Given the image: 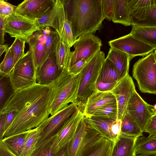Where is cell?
Instances as JSON below:
<instances>
[{
  "mask_svg": "<svg viewBox=\"0 0 156 156\" xmlns=\"http://www.w3.org/2000/svg\"><path fill=\"white\" fill-rule=\"evenodd\" d=\"M81 76V73L73 75L67 69L64 70L49 84L53 90L48 109L50 115H54L70 103H76Z\"/></svg>",
  "mask_w": 156,
  "mask_h": 156,
  "instance_id": "3957f363",
  "label": "cell"
},
{
  "mask_svg": "<svg viewBox=\"0 0 156 156\" xmlns=\"http://www.w3.org/2000/svg\"><path fill=\"white\" fill-rule=\"evenodd\" d=\"M51 138L37 149L32 156H56L52 152L50 146Z\"/></svg>",
  "mask_w": 156,
  "mask_h": 156,
  "instance_id": "b9f144b4",
  "label": "cell"
},
{
  "mask_svg": "<svg viewBox=\"0 0 156 156\" xmlns=\"http://www.w3.org/2000/svg\"><path fill=\"white\" fill-rule=\"evenodd\" d=\"M0 76V111L5 107L16 93L12 85L9 75Z\"/></svg>",
  "mask_w": 156,
  "mask_h": 156,
  "instance_id": "1f68e13d",
  "label": "cell"
},
{
  "mask_svg": "<svg viewBox=\"0 0 156 156\" xmlns=\"http://www.w3.org/2000/svg\"><path fill=\"white\" fill-rule=\"evenodd\" d=\"M102 119L116 120L118 119L117 103L109 104L97 110L92 115Z\"/></svg>",
  "mask_w": 156,
  "mask_h": 156,
  "instance_id": "836d02e7",
  "label": "cell"
},
{
  "mask_svg": "<svg viewBox=\"0 0 156 156\" xmlns=\"http://www.w3.org/2000/svg\"><path fill=\"white\" fill-rule=\"evenodd\" d=\"M154 56H155V60L156 61V49L154 50Z\"/></svg>",
  "mask_w": 156,
  "mask_h": 156,
  "instance_id": "f5cc1de1",
  "label": "cell"
},
{
  "mask_svg": "<svg viewBox=\"0 0 156 156\" xmlns=\"http://www.w3.org/2000/svg\"><path fill=\"white\" fill-rule=\"evenodd\" d=\"M102 138L97 131L87 124L84 116L75 136L68 144L69 156H82Z\"/></svg>",
  "mask_w": 156,
  "mask_h": 156,
  "instance_id": "52a82bcc",
  "label": "cell"
},
{
  "mask_svg": "<svg viewBox=\"0 0 156 156\" xmlns=\"http://www.w3.org/2000/svg\"><path fill=\"white\" fill-rule=\"evenodd\" d=\"M121 134L138 138L143 136V133L129 114L126 111L121 119Z\"/></svg>",
  "mask_w": 156,
  "mask_h": 156,
  "instance_id": "4dcf8cb0",
  "label": "cell"
},
{
  "mask_svg": "<svg viewBox=\"0 0 156 156\" xmlns=\"http://www.w3.org/2000/svg\"><path fill=\"white\" fill-rule=\"evenodd\" d=\"M132 74L141 92L156 94V61L153 51L135 62Z\"/></svg>",
  "mask_w": 156,
  "mask_h": 156,
  "instance_id": "5b68a950",
  "label": "cell"
},
{
  "mask_svg": "<svg viewBox=\"0 0 156 156\" xmlns=\"http://www.w3.org/2000/svg\"><path fill=\"white\" fill-rule=\"evenodd\" d=\"M5 119L6 114L0 113V140L3 139L5 132Z\"/></svg>",
  "mask_w": 156,
  "mask_h": 156,
  "instance_id": "c3c4849f",
  "label": "cell"
},
{
  "mask_svg": "<svg viewBox=\"0 0 156 156\" xmlns=\"http://www.w3.org/2000/svg\"><path fill=\"white\" fill-rule=\"evenodd\" d=\"M111 48L124 52L133 58L146 56L156 48L135 37L130 33L109 41Z\"/></svg>",
  "mask_w": 156,
  "mask_h": 156,
  "instance_id": "7c38bea8",
  "label": "cell"
},
{
  "mask_svg": "<svg viewBox=\"0 0 156 156\" xmlns=\"http://www.w3.org/2000/svg\"><path fill=\"white\" fill-rule=\"evenodd\" d=\"M132 21L140 20L156 5V0H128Z\"/></svg>",
  "mask_w": 156,
  "mask_h": 156,
  "instance_id": "7402d4cb",
  "label": "cell"
},
{
  "mask_svg": "<svg viewBox=\"0 0 156 156\" xmlns=\"http://www.w3.org/2000/svg\"><path fill=\"white\" fill-rule=\"evenodd\" d=\"M119 79L116 68L111 61L106 58L101 69L98 79L103 82L110 83L118 81Z\"/></svg>",
  "mask_w": 156,
  "mask_h": 156,
  "instance_id": "d6a6232c",
  "label": "cell"
},
{
  "mask_svg": "<svg viewBox=\"0 0 156 156\" xmlns=\"http://www.w3.org/2000/svg\"><path fill=\"white\" fill-rule=\"evenodd\" d=\"M73 46L75 50L70 52L67 70L82 59L90 60L100 50L102 44L99 37L89 34L80 36Z\"/></svg>",
  "mask_w": 156,
  "mask_h": 156,
  "instance_id": "ba28073f",
  "label": "cell"
},
{
  "mask_svg": "<svg viewBox=\"0 0 156 156\" xmlns=\"http://www.w3.org/2000/svg\"><path fill=\"white\" fill-rule=\"evenodd\" d=\"M8 48V45L7 44H0V56H1L4 52H6Z\"/></svg>",
  "mask_w": 156,
  "mask_h": 156,
  "instance_id": "816d5d0a",
  "label": "cell"
},
{
  "mask_svg": "<svg viewBox=\"0 0 156 156\" xmlns=\"http://www.w3.org/2000/svg\"><path fill=\"white\" fill-rule=\"evenodd\" d=\"M132 26L130 33L135 37L156 49V27Z\"/></svg>",
  "mask_w": 156,
  "mask_h": 156,
  "instance_id": "d4e9b609",
  "label": "cell"
},
{
  "mask_svg": "<svg viewBox=\"0 0 156 156\" xmlns=\"http://www.w3.org/2000/svg\"><path fill=\"white\" fill-rule=\"evenodd\" d=\"M53 93L50 85L37 83L16 92L0 112H16L13 121L4 132L3 138L35 128L48 118Z\"/></svg>",
  "mask_w": 156,
  "mask_h": 156,
  "instance_id": "6da1fadb",
  "label": "cell"
},
{
  "mask_svg": "<svg viewBox=\"0 0 156 156\" xmlns=\"http://www.w3.org/2000/svg\"><path fill=\"white\" fill-rule=\"evenodd\" d=\"M71 47L67 43L62 41L58 36L55 49L57 64L60 73L67 69Z\"/></svg>",
  "mask_w": 156,
  "mask_h": 156,
  "instance_id": "4316f807",
  "label": "cell"
},
{
  "mask_svg": "<svg viewBox=\"0 0 156 156\" xmlns=\"http://www.w3.org/2000/svg\"><path fill=\"white\" fill-rule=\"evenodd\" d=\"M56 10L55 1L53 8L50 12L35 20L37 26L40 29L44 28L47 27H52L53 23L56 15Z\"/></svg>",
  "mask_w": 156,
  "mask_h": 156,
  "instance_id": "d590c367",
  "label": "cell"
},
{
  "mask_svg": "<svg viewBox=\"0 0 156 156\" xmlns=\"http://www.w3.org/2000/svg\"><path fill=\"white\" fill-rule=\"evenodd\" d=\"M29 130L14 135L4 137L2 140L16 155L20 156L30 132Z\"/></svg>",
  "mask_w": 156,
  "mask_h": 156,
  "instance_id": "f546056e",
  "label": "cell"
},
{
  "mask_svg": "<svg viewBox=\"0 0 156 156\" xmlns=\"http://www.w3.org/2000/svg\"><path fill=\"white\" fill-rule=\"evenodd\" d=\"M144 132L149 134V136L156 137V113L153 114L151 117Z\"/></svg>",
  "mask_w": 156,
  "mask_h": 156,
  "instance_id": "7bdbcfd3",
  "label": "cell"
},
{
  "mask_svg": "<svg viewBox=\"0 0 156 156\" xmlns=\"http://www.w3.org/2000/svg\"><path fill=\"white\" fill-rule=\"evenodd\" d=\"M5 113L6 114V119L5 132L13 121L16 114V112L15 111H12Z\"/></svg>",
  "mask_w": 156,
  "mask_h": 156,
  "instance_id": "7dc6e473",
  "label": "cell"
},
{
  "mask_svg": "<svg viewBox=\"0 0 156 156\" xmlns=\"http://www.w3.org/2000/svg\"><path fill=\"white\" fill-rule=\"evenodd\" d=\"M115 103L116 98L111 92L96 90L87 99L83 112L85 116H88L104 106Z\"/></svg>",
  "mask_w": 156,
  "mask_h": 156,
  "instance_id": "d6986e66",
  "label": "cell"
},
{
  "mask_svg": "<svg viewBox=\"0 0 156 156\" xmlns=\"http://www.w3.org/2000/svg\"><path fill=\"white\" fill-rule=\"evenodd\" d=\"M153 107V105L146 102L136 90L129 101L126 111L129 114L143 133L154 114Z\"/></svg>",
  "mask_w": 156,
  "mask_h": 156,
  "instance_id": "4fadbf2b",
  "label": "cell"
},
{
  "mask_svg": "<svg viewBox=\"0 0 156 156\" xmlns=\"http://www.w3.org/2000/svg\"><path fill=\"white\" fill-rule=\"evenodd\" d=\"M115 0H102L101 9L104 19L112 20L114 12Z\"/></svg>",
  "mask_w": 156,
  "mask_h": 156,
  "instance_id": "ab89813d",
  "label": "cell"
},
{
  "mask_svg": "<svg viewBox=\"0 0 156 156\" xmlns=\"http://www.w3.org/2000/svg\"><path fill=\"white\" fill-rule=\"evenodd\" d=\"M4 19L0 16V44L3 45L5 41L4 37L5 32L4 29Z\"/></svg>",
  "mask_w": 156,
  "mask_h": 156,
  "instance_id": "681fc988",
  "label": "cell"
},
{
  "mask_svg": "<svg viewBox=\"0 0 156 156\" xmlns=\"http://www.w3.org/2000/svg\"><path fill=\"white\" fill-rule=\"evenodd\" d=\"M115 144L103 137L82 156H112Z\"/></svg>",
  "mask_w": 156,
  "mask_h": 156,
  "instance_id": "f1b7e54d",
  "label": "cell"
},
{
  "mask_svg": "<svg viewBox=\"0 0 156 156\" xmlns=\"http://www.w3.org/2000/svg\"><path fill=\"white\" fill-rule=\"evenodd\" d=\"M132 23L133 25L139 26L156 27V5L141 19L133 21Z\"/></svg>",
  "mask_w": 156,
  "mask_h": 156,
  "instance_id": "8d00e7d4",
  "label": "cell"
},
{
  "mask_svg": "<svg viewBox=\"0 0 156 156\" xmlns=\"http://www.w3.org/2000/svg\"><path fill=\"white\" fill-rule=\"evenodd\" d=\"M17 7L4 0H0V16L5 19L16 12Z\"/></svg>",
  "mask_w": 156,
  "mask_h": 156,
  "instance_id": "60d3db41",
  "label": "cell"
},
{
  "mask_svg": "<svg viewBox=\"0 0 156 156\" xmlns=\"http://www.w3.org/2000/svg\"><path fill=\"white\" fill-rule=\"evenodd\" d=\"M56 156H69L68 151V145L62 148L56 154Z\"/></svg>",
  "mask_w": 156,
  "mask_h": 156,
  "instance_id": "f907efd6",
  "label": "cell"
},
{
  "mask_svg": "<svg viewBox=\"0 0 156 156\" xmlns=\"http://www.w3.org/2000/svg\"><path fill=\"white\" fill-rule=\"evenodd\" d=\"M55 1L56 0H25L17 6L16 12L35 20L50 12Z\"/></svg>",
  "mask_w": 156,
  "mask_h": 156,
  "instance_id": "9a60e30c",
  "label": "cell"
},
{
  "mask_svg": "<svg viewBox=\"0 0 156 156\" xmlns=\"http://www.w3.org/2000/svg\"><path fill=\"white\" fill-rule=\"evenodd\" d=\"M112 62L117 71L119 80L129 73V63L133 58L126 53L110 48L107 57Z\"/></svg>",
  "mask_w": 156,
  "mask_h": 156,
  "instance_id": "44dd1931",
  "label": "cell"
},
{
  "mask_svg": "<svg viewBox=\"0 0 156 156\" xmlns=\"http://www.w3.org/2000/svg\"><path fill=\"white\" fill-rule=\"evenodd\" d=\"M102 0H62L73 37L94 34L101 29L104 19Z\"/></svg>",
  "mask_w": 156,
  "mask_h": 156,
  "instance_id": "7a4b0ae2",
  "label": "cell"
},
{
  "mask_svg": "<svg viewBox=\"0 0 156 156\" xmlns=\"http://www.w3.org/2000/svg\"><path fill=\"white\" fill-rule=\"evenodd\" d=\"M58 36V34L55 30L51 29L46 40L45 60L51 51L55 49Z\"/></svg>",
  "mask_w": 156,
  "mask_h": 156,
  "instance_id": "f35d334b",
  "label": "cell"
},
{
  "mask_svg": "<svg viewBox=\"0 0 156 156\" xmlns=\"http://www.w3.org/2000/svg\"><path fill=\"white\" fill-rule=\"evenodd\" d=\"M85 117L86 123L90 127L97 131L103 137L116 143V140L112 133V126L116 120L102 119L93 115Z\"/></svg>",
  "mask_w": 156,
  "mask_h": 156,
  "instance_id": "ffe728a7",
  "label": "cell"
},
{
  "mask_svg": "<svg viewBox=\"0 0 156 156\" xmlns=\"http://www.w3.org/2000/svg\"><path fill=\"white\" fill-rule=\"evenodd\" d=\"M137 138L120 134L115 144L112 156L136 155L135 145Z\"/></svg>",
  "mask_w": 156,
  "mask_h": 156,
  "instance_id": "603a6c76",
  "label": "cell"
},
{
  "mask_svg": "<svg viewBox=\"0 0 156 156\" xmlns=\"http://www.w3.org/2000/svg\"><path fill=\"white\" fill-rule=\"evenodd\" d=\"M4 29L11 37L27 42L35 32L40 30L35 20L28 19L16 12L5 19Z\"/></svg>",
  "mask_w": 156,
  "mask_h": 156,
  "instance_id": "9c48e42d",
  "label": "cell"
},
{
  "mask_svg": "<svg viewBox=\"0 0 156 156\" xmlns=\"http://www.w3.org/2000/svg\"><path fill=\"white\" fill-rule=\"evenodd\" d=\"M155 156H156V155H155Z\"/></svg>",
  "mask_w": 156,
  "mask_h": 156,
  "instance_id": "11a10c76",
  "label": "cell"
},
{
  "mask_svg": "<svg viewBox=\"0 0 156 156\" xmlns=\"http://www.w3.org/2000/svg\"><path fill=\"white\" fill-rule=\"evenodd\" d=\"M37 72L32 52L29 49L16 63L9 75L16 92L37 83Z\"/></svg>",
  "mask_w": 156,
  "mask_h": 156,
  "instance_id": "8992f818",
  "label": "cell"
},
{
  "mask_svg": "<svg viewBox=\"0 0 156 156\" xmlns=\"http://www.w3.org/2000/svg\"><path fill=\"white\" fill-rule=\"evenodd\" d=\"M50 30L49 27L41 29L34 33L27 42L37 71L45 60L46 40Z\"/></svg>",
  "mask_w": 156,
  "mask_h": 156,
  "instance_id": "e0dca14e",
  "label": "cell"
},
{
  "mask_svg": "<svg viewBox=\"0 0 156 156\" xmlns=\"http://www.w3.org/2000/svg\"><path fill=\"white\" fill-rule=\"evenodd\" d=\"M84 116L83 112L79 109L65 122L61 129L51 138L50 148L52 153L56 154L73 139Z\"/></svg>",
  "mask_w": 156,
  "mask_h": 156,
  "instance_id": "8fae6325",
  "label": "cell"
},
{
  "mask_svg": "<svg viewBox=\"0 0 156 156\" xmlns=\"http://www.w3.org/2000/svg\"><path fill=\"white\" fill-rule=\"evenodd\" d=\"M55 49L37 69V83L42 85H48L55 80L60 73L57 64Z\"/></svg>",
  "mask_w": 156,
  "mask_h": 156,
  "instance_id": "ac0fdd59",
  "label": "cell"
},
{
  "mask_svg": "<svg viewBox=\"0 0 156 156\" xmlns=\"http://www.w3.org/2000/svg\"><path fill=\"white\" fill-rule=\"evenodd\" d=\"M57 10L52 27L58 34L60 39L71 47L75 40L72 33L70 24L66 15L62 0H56Z\"/></svg>",
  "mask_w": 156,
  "mask_h": 156,
  "instance_id": "2e32d148",
  "label": "cell"
},
{
  "mask_svg": "<svg viewBox=\"0 0 156 156\" xmlns=\"http://www.w3.org/2000/svg\"><path fill=\"white\" fill-rule=\"evenodd\" d=\"M26 43V41L23 40L16 38L11 45L14 54L15 65L25 54L24 49Z\"/></svg>",
  "mask_w": 156,
  "mask_h": 156,
  "instance_id": "74e56055",
  "label": "cell"
},
{
  "mask_svg": "<svg viewBox=\"0 0 156 156\" xmlns=\"http://www.w3.org/2000/svg\"><path fill=\"white\" fill-rule=\"evenodd\" d=\"M78 109L75 103H71L42 122L41 123L44 129L41 137L36 145V150L50 140Z\"/></svg>",
  "mask_w": 156,
  "mask_h": 156,
  "instance_id": "30bf717a",
  "label": "cell"
},
{
  "mask_svg": "<svg viewBox=\"0 0 156 156\" xmlns=\"http://www.w3.org/2000/svg\"><path fill=\"white\" fill-rule=\"evenodd\" d=\"M135 156H145L144 155L142 154H140V155H135Z\"/></svg>",
  "mask_w": 156,
  "mask_h": 156,
  "instance_id": "db71d44e",
  "label": "cell"
},
{
  "mask_svg": "<svg viewBox=\"0 0 156 156\" xmlns=\"http://www.w3.org/2000/svg\"><path fill=\"white\" fill-rule=\"evenodd\" d=\"M135 154L145 156L156 155V137L142 136L137 138L135 145Z\"/></svg>",
  "mask_w": 156,
  "mask_h": 156,
  "instance_id": "83f0119b",
  "label": "cell"
},
{
  "mask_svg": "<svg viewBox=\"0 0 156 156\" xmlns=\"http://www.w3.org/2000/svg\"><path fill=\"white\" fill-rule=\"evenodd\" d=\"M105 59L104 53L99 51L88 61L80 73L81 76L75 104L82 112L88 98L97 90V81Z\"/></svg>",
  "mask_w": 156,
  "mask_h": 156,
  "instance_id": "277c9868",
  "label": "cell"
},
{
  "mask_svg": "<svg viewBox=\"0 0 156 156\" xmlns=\"http://www.w3.org/2000/svg\"><path fill=\"white\" fill-rule=\"evenodd\" d=\"M89 60L82 59L70 67L68 70L70 74L73 75H77L81 73Z\"/></svg>",
  "mask_w": 156,
  "mask_h": 156,
  "instance_id": "ee69618b",
  "label": "cell"
},
{
  "mask_svg": "<svg viewBox=\"0 0 156 156\" xmlns=\"http://www.w3.org/2000/svg\"><path fill=\"white\" fill-rule=\"evenodd\" d=\"M44 127L41 123L37 127L31 129L26 139L20 156H32L36 146L41 138Z\"/></svg>",
  "mask_w": 156,
  "mask_h": 156,
  "instance_id": "484cf974",
  "label": "cell"
},
{
  "mask_svg": "<svg viewBox=\"0 0 156 156\" xmlns=\"http://www.w3.org/2000/svg\"><path fill=\"white\" fill-rule=\"evenodd\" d=\"M113 22L125 26H132L128 0H115L113 16Z\"/></svg>",
  "mask_w": 156,
  "mask_h": 156,
  "instance_id": "cb8c5ba5",
  "label": "cell"
},
{
  "mask_svg": "<svg viewBox=\"0 0 156 156\" xmlns=\"http://www.w3.org/2000/svg\"><path fill=\"white\" fill-rule=\"evenodd\" d=\"M5 52L4 58L0 65V76L9 75L15 66L14 54L11 46Z\"/></svg>",
  "mask_w": 156,
  "mask_h": 156,
  "instance_id": "e575fe53",
  "label": "cell"
},
{
  "mask_svg": "<svg viewBox=\"0 0 156 156\" xmlns=\"http://www.w3.org/2000/svg\"><path fill=\"white\" fill-rule=\"evenodd\" d=\"M136 90L134 83L129 73L119 80L111 92L115 96L118 109V119H121L129 101Z\"/></svg>",
  "mask_w": 156,
  "mask_h": 156,
  "instance_id": "5bb4252c",
  "label": "cell"
},
{
  "mask_svg": "<svg viewBox=\"0 0 156 156\" xmlns=\"http://www.w3.org/2000/svg\"><path fill=\"white\" fill-rule=\"evenodd\" d=\"M0 156H17L9 149L5 143L0 140Z\"/></svg>",
  "mask_w": 156,
  "mask_h": 156,
  "instance_id": "bcb514c9",
  "label": "cell"
},
{
  "mask_svg": "<svg viewBox=\"0 0 156 156\" xmlns=\"http://www.w3.org/2000/svg\"><path fill=\"white\" fill-rule=\"evenodd\" d=\"M117 82L110 83H104L97 79L96 83V90L102 92H111Z\"/></svg>",
  "mask_w": 156,
  "mask_h": 156,
  "instance_id": "f6af8a7d",
  "label": "cell"
}]
</instances>
